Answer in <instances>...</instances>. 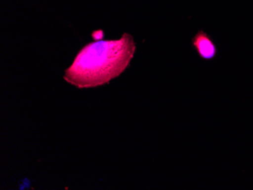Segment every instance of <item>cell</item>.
I'll list each match as a JSON object with an SVG mask.
<instances>
[{
  "label": "cell",
  "mask_w": 253,
  "mask_h": 190,
  "mask_svg": "<svg viewBox=\"0 0 253 190\" xmlns=\"http://www.w3.org/2000/svg\"><path fill=\"white\" fill-rule=\"evenodd\" d=\"M192 45L197 54L205 60H211L217 55L215 44L205 31H200L196 34L192 39Z\"/></svg>",
  "instance_id": "obj_2"
},
{
  "label": "cell",
  "mask_w": 253,
  "mask_h": 190,
  "mask_svg": "<svg viewBox=\"0 0 253 190\" xmlns=\"http://www.w3.org/2000/svg\"><path fill=\"white\" fill-rule=\"evenodd\" d=\"M136 48L133 37L126 33L120 39L87 44L65 70L64 79L81 89L109 83L127 69Z\"/></svg>",
  "instance_id": "obj_1"
}]
</instances>
